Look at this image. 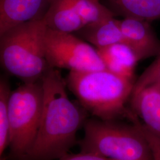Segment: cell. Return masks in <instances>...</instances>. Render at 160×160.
Returning <instances> with one entry per match:
<instances>
[{"instance_id":"obj_1","label":"cell","mask_w":160,"mask_h":160,"mask_svg":"<svg viewBox=\"0 0 160 160\" xmlns=\"http://www.w3.org/2000/svg\"><path fill=\"white\" fill-rule=\"evenodd\" d=\"M43 107L34 143L23 160H53L68 154L86 122V110L71 101L66 81L57 69L49 68L41 77Z\"/></svg>"},{"instance_id":"obj_2","label":"cell","mask_w":160,"mask_h":160,"mask_svg":"<svg viewBox=\"0 0 160 160\" xmlns=\"http://www.w3.org/2000/svg\"><path fill=\"white\" fill-rule=\"evenodd\" d=\"M67 86L81 106L102 120H114L126 115L125 104L131 96L134 80L114 74L108 69L69 71Z\"/></svg>"},{"instance_id":"obj_3","label":"cell","mask_w":160,"mask_h":160,"mask_svg":"<svg viewBox=\"0 0 160 160\" xmlns=\"http://www.w3.org/2000/svg\"><path fill=\"white\" fill-rule=\"evenodd\" d=\"M43 18L16 26L0 35V59L9 74L24 82L39 80L49 68L45 55Z\"/></svg>"},{"instance_id":"obj_4","label":"cell","mask_w":160,"mask_h":160,"mask_svg":"<svg viewBox=\"0 0 160 160\" xmlns=\"http://www.w3.org/2000/svg\"><path fill=\"white\" fill-rule=\"evenodd\" d=\"M133 125L114 120L88 119L80 142L82 152H92L111 160H153L148 142L135 116Z\"/></svg>"},{"instance_id":"obj_5","label":"cell","mask_w":160,"mask_h":160,"mask_svg":"<svg viewBox=\"0 0 160 160\" xmlns=\"http://www.w3.org/2000/svg\"><path fill=\"white\" fill-rule=\"evenodd\" d=\"M42 79L24 82L11 92L8 102L9 147L12 155L23 160L36 137L43 112Z\"/></svg>"},{"instance_id":"obj_6","label":"cell","mask_w":160,"mask_h":160,"mask_svg":"<svg viewBox=\"0 0 160 160\" xmlns=\"http://www.w3.org/2000/svg\"><path fill=\"white\" fill-rule=\"evenodd\" d=\"M45 55L49 68L69 71L106 69L96 48L71 33L47 28Z\"/></svg>"},{"instance_id":"obj_7","label":"cell","mask_w":160,"mask_h":160,"mask_svg":"<svg viewBox=\"0 0 160 160\" xmlns=\"http://www.w3.org/2000/svg\"><path fill=\"white\" fill-rule=\"evenodd\" d=\"M119 25L125 44L135 52L139 61L156 57L160 52V40L150 22L136 18L119 20Z\"/></svg>"},{"instance_id":"obj_8","label":"cell","mask_w":160,"mask_h":160,"mask_svg":"<svg viewBox=\"0 0 160 160\" xmlns=\"http://www.w3.org/2000/svg\"><path fill=\"white\" fill-rule=\"evenodd\" d=\"M52 0H0V35L8 29L45 17Z\"/></svg>"},{"instance_id":"obj_9","label":"cell","mask_w":160,"mask_h":160,"mask_svg":"<svg viewBox=\"0 0 160 160\" xmlns=\"http://www.w3.org/2000/svg\"><path fill=\"white\" fill-rule=\"evenodd\" d=\"M130 101L134 114L143 121V126L160 138V86L133 90Z\"/></svg>"},{"instance_id":"obj_10","label":"cell","mask_w":160,"mask_h":160,"mask_svg":"<svg viewBox=\"0 0 160 160\" xmlns=\"http://www.w3.org/2000/svg\"><path fill=\"white\" fill-rule=\"evenodd\" d=\"M96 49L106 69L114 74L133 80L139 59L129 46L125 43H117Z\"/></svg>"},{"instance_id":"obj_11","label":"cell","mask_w":160,"mask_h":160,"mask_svg":"<svg viewBox=\"0 0 160 160\" xmlns=\"http://www.w3.org/2000/svg\"><path fill=\"white\" fill-rule=\"evenodd\" d=\"M43 19L48 28L71 33L86 25L71 0H52Z\"/></svg>"},{"instance_id":"obj_12","label":"cell","mask_w":160,"mask_h":160,"mask_svg":"<svg viewBox=\"0 0 160 160\" xmlns=\"http://www.w3.org/2000/svg\"><path fill=\"white\" fill-rule=\"evenodd\" d=\"M77 32L96 49L117 43H125L119 25V20L114 17L86 24Z\"/></svg>"},{"instance_id":"obj_13","label":"cell","mask_w":160,"mask_h":160,"mask_svg":"<svg viewBox=\"0 0 160 160\" xmlns=\"http://www.w3.org/2000/svg\"><path fill=\"white\" fill-rule=\"evenodd\" d=\"M115 12L123 18L148 22L160 20V0H108Z\"/></svg>"},{"instance_id":"obj_14","label":"cell","mask_w":160,"mask_h":160,"mask_svg":"<svg viewBox=\"0 0 160 160\" xmlns=\"http://www.w3.org/2000/svg\"><path fill=\"white\" fill-rule=\"evenodd\" d=\"M85 24L98 22L114 17L113 12L99 0H71Z\"/></svg>"},{"instance_id":"obj_15","label":"cell","mask_w":160,"mask_h":160,"mask_svg":"<svg viewBox=\"0 0 160 160\" xmlns=\"http://www.w3.org/2000/svg\"><path fill=\"white\" fill-rule=\"evenodd\" d=\"M8 82L4 78L0 80V154L2 155L10 144V123L8 102L11 94Z\"/></svg>"},{"instance_id":"obj_16","label":"cell","mask_w":160,"mask_h":160,"mask_svg":"<svg viewBox=\"0 0 160 160\" xmlns=\"http://www.w3.org/2000/svg\"><path fill=\"white\" fill-rule=\"evenodd\" d=\"M155 85H160V52L135 82L133 90Z\"/></svg>"},{"instance_id":"obj_17","label":"cell","mask_w":160,"mask_h":160,"mask_svg":"<svg viewBox=\"0 0 160 160\" xmlns=\"http://www.w3.org/2000/svg\"><path fill=\"white\" fill-rule=\"evenodd\" d=\"M139 126L146 138L152 152L153 160H160V138L147 129L139 122Z\"/></svg>"},{"instance_id":"obj_18","label":"cell","mask_w":160,"mask_h":160,"mask_svg":"<svg viewBox=\"0 0 160 160\" xmlns=\"http://www.w3.org/2000/svg\"><path fill=\"white\" fill-rule=\"evenodd\" d=\"M59 160H111L101 156L100 155L96 154L92 152H86L81 151L78 154H67Z\"/></svg>"},{"instance_id":"obj_19","label":"cell","mask_w":160,"mask_h":160,"mask_svg":"<svg viewBox=\"0 0 160 160\" xmlns=\"http://www.w3.org/2000/svg\"><path fill=\"white\" fill-rule=\"evenodd\" d=\"M155 86H160V85H155Z\"/></svg>"}]
</instances>
